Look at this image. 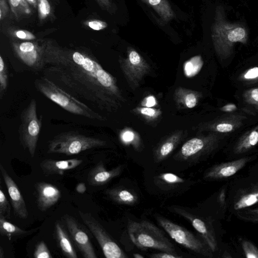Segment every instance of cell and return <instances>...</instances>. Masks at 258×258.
Segmentation results:
<instances>
[{"label": "cell", "instance_id": "ba28073f", "mask_svg": "<svg viewBox=\"0 0 258 258\" xmlns=\"http://www.w3.org/2000/svg\"><path fill=\"white\" fill-rule=\"evenodd\" d=\"M79 214L86 226L99 243L107 258H125V253L111 237L101 224L88 212L79 211Z\"/></svg>", "mask_w": 258, "mask_h": 258}, {"label": "cell", "instance_id": "8992f818", "mask_svg": "<svg viewBox=\"0 0 258 258\" xmlns=\"http://www.w3.org/2000/svg\"><path fill=\"white\" fill-rule=\"evenodd\" d=\"M21 123L18 133L20 144L31 157L35 155L42 126L41 118L37 113V103L32 99L20 115Z\"/></svg>", "mask_w": 258, "mask_h": 258}, {"label": "cell", "instance_id": "277c9868", "mask_svg": "<svg viewBox=\"0 0 258 258\" xmlns=\"http://www.w3.org/2000/svg\"><path fill=\"white\" fill-rule=\"evenodd\" d=\"M127 229L132 241L139 248H150L177 253L173 244L164 233L149 221H130Z\"/></svg>", "mask_w": 258, "mask_h": 258}, {"label": "cell", "instance_id": "1f68e13d", "mask_svg": "<svg viewBox=\"0 0 258 258\" xmlns=\"http://www.w3.org/2000/svg\"><path fill=\"white\" fill-rule=\"evenodd\" d=\"M244 98L247 103L258 106V88L247 90L244 94Z\"/></svg>", "mask_w": 258, "mask_h": 258}, {"label": "cell", "instance_id": "d590c367", "mask_svg": "<svg viewBox=\"0 0 258 258\" xmlns=\"http://www.w3.org/2000/svg\"><path fill=\"white\" fill-rule=\"evenodd\" d=\"M234 127L233 123L230 122H224L217 124L216 130L220 133H226L232 132Z\"/></svg>", "mask_w": 258, "mask_h": 258}, {"label": "cell", "instance_id": "ab89813d", "mask_svg": "<svg viewBox=\"0 0 258 258\" xmlns=\"http://www.w3.org/2000/svg\"><path fill=\"white\" fill-rule=\"evenodd\" d=\"M185 103L188 108H191L196 105V97L193 94H188L186 95L185 99Z\"/></svg>", "mask_w": 258, "mask_h": 258}, {"label": "cell", "instance_id": "8d00e7d4", "mask_svg": "<svg viewBox=\"0 0 258 258\" xmlns=\"http://www.w3.org/2000/svg\"><path fill=\"white\" fill-rule=\"evenodd\" d=\"M101 8L109 13L114 12V8L111 0H95Z\"/></svg>", "mask_w": 258, "mask_h": 258}, {"label": "cell", "instance_id": "836d02e7", "mask_svg": "<svg viewBox=\"0 0 258 258\" xmlns=\"http://www.w3.org/2000/svg\"><path fill=\"white\" fill-rule=\"evenodd\" d=\"M85 24L91 29L97 31L103 30L108 26L106 22L99 20L88 21L85 22Z\"/></svg>", "mask_w": 258, "mask_h": 258}, {"label": "cell", "instance_id": "60d3db41", "mask_svg": "<svg viewBox=\"0 0 258 258\" xmlns=\"http://www.w3.org/2000/svg\"><path fill=\"white\" fill-rule=\"evenodd\" d=\"M9 11L6 0H0V20H2L6 16Z\"/></svg>", "mask_w": 258, "mask_h": 258}, {"label": "cell", "instance_id": "f907efd6", "mask_svg": "<svg viewBox=\"0 0 258 258\" xmlns=\"http://www.w3.org/2000/svg\"><path fill=\"white\" fill-rule=\"evenodd\" d=\"M133 256L135 258H143V257H144V256L143 255H142V254H139V253H134L133 254Z\"/></svg>", "mask_w": 258, "mask_h": 258}, {"label": "cell", "instance_id": "3957f363", "mask_svg": "<svg viewBox=\"0 0 258 258\" xmlns=\"http://www.w3.org/2000/svg\"><path fill=\"white\" fill-rule=\"evenodd\" d=\"M34 86L43 96L72 114L94 120L104 119L87 105L45 77L36 79Z\"/></svg>", "mask_w": 258, "mask_h": 258}, {"label": "cell", "instance_id": "603a6c76", "mask_svg": "<svg viewBox=\"0 0 258 258\" xmlns=\"http://www.w3.org/2000/svg\"><path fill=\"white\" fill-rule=\"evenodd\" d=\"M258 203V191L250 193L242 196L234 205L235 210L243 209Z\"/></svg>", "mask_w": 258, "mask_h": 258}, {"label": "cell", "instance_id": "ffe728a7", "mask_svg": "<svg viewBox=\"0 0 258 258\" xmlns=\"http://www.w3.org/2000/svg\"><path fill=\"white\" fill-rule=\"evenodd\" d=\"M153 9L164 21H169L175 16L172 7L167 0H141Z\"/></svg>", "mask_w": 258, "mask_h": 258}, {"label": "cell", "instance_id": "44dd1931", "mask_svg": "<svg viewBox=\"0 0 258 258\" xmlns=\"http://www.w3.org/2000/svg\"><path fill=\"white\" fill-rule=\"evenodd\" d=\"M204 147L205 143L202 139H192L184 144L181 147V158L183 160L192 159L204 149Z\"/></svg>", "mask_w": 258, "mask_h": 258}, {"label": "cell", "instance_id": "7c38bea8", "mask_svg": "<svg viewBox=\"0 0 258 258\" xmlns=\"http://www.w3.org/2000/svg\"><path fill=\"white\" fill-rule=\"evenodd\" d=\"M0 171L8 189L15 214L21 219H26L28 216L26 205L17 184L1 164Z\"/></svg>", "mask_w": 258, "mask_h": 258}, {"label": "cell", "instance_id": "4fadbf2b", "mask_svg": "<svg viewBox=\"0 0 258 258\" xmlns=\"http://www.w3.org/2000/svg\"><path fill=\"white\" fill-rule=\"evenodd\" d=\"M37 192V205L38 209L44 212L55 205L61 197V191L54 185L45 182L35 184Z\"/></svg>", "mask_w": 258, "mask_h": 258}, {"label": "cell", "instance_id": "cb8c5ba5", "mask_svg": "<svg viewBox=\"0 0 258 258\" xmlns=\"http://www.w3.org/2000/svg\"><path fill=\"white\" fill-rule=\"evenodd\" d=\"M9 3L11 10L16 17L23 14H28L31 12L26 0H9Z\"/></svg>", "mask_w": 258, "mask_h": 258}, {"label": "cell", "instance_id": "f35d334b", "mask_svg": "<svg viewBox=\"0 0 258 258\" xmlns=\"http://www.w3.org/2000/svg\"><path fill=\"white\" fill-rule=\"evenodd\" d=\"M129 60L132 64L137 65L140 62L141 57L136 51L131 50L129 53Z\"/></svg>", "mask_w": 258, "mask_h": 258}, {"label": "cell", "instance_id": "30bf717a", "mask_svg": "<svg viewBox=\"0 0 258 258\" xmlns=\"http://www.w3.org/2000/svg\"><path fill=\"white\" fill-rule=\"evenodd\" d=\"M71 239L85 258H96L93 246L89 237L78 221L73 216L65 214L63 217Z\"/></svg>", "mask_w": 258, "mask_h": 258}, {"label": "cell", "instance_id": "7402d4cb", "mask_svg": "<svg viewBox=\"0 0 258 258\" xmlns=\"http://www.w3.org/2000/svg\"><path fill=\"white\" fill-rule=\"evenodd\" d=\"M258 143V126L248 132L238 142L235 152L241 153L247 151Z\"/></svg>", "mask_w": 258, "mask_h": 258}, {"label": "cell", "instance_id": "484cf974", "mask_svg": "<svg viewBox=\"0 0 258 258\" xmlns=\"http://www.w3.org/2000/svg\"><path fill=\"white\" fill-rule=\"evenodd\" d=\"M157 178L158 181H160L161 183L170 186L181 184L184 182V179L170 172L161 173L157 176Z\"/></svg>", "mask_w": 258, "mask_h": 258}, {"label": "cell", "instance_id": "9a60e30c", "mask_svg": "<svg viewBox=\"0 0 258 258\" xmlns=\"http://www.w3.org/2000/svg\"><path fill=\"white\" fill-rule=\"evenodd\" d=\"M82 159H70L62 160L45 159L40 164V168L46 175H62L67 170L73 169L83 163Z\"/></svg>", "mask_w": 258, "mask_h": 258}, {"label": "cell", "instance_id": "c3c4849f", "mask_svg": "<svg viewBox=\"0 0 258 258\" xmlns=\"http://www.w3.org/2000/svg\"><path fill=\"white\" fill-rule=\"evenodd\" d=\"M219 201L221 205H224L225 202V191L222 190L219 196Z\"/></svg>", "mask_w": 258, "mask_h": 258}, {"label": "cell", "instance_id": "4316f807", "mask_svg": "<svg viewBox=\"0 0 258 258\" xmlns=\"http://www.w3.org/2000/svg\"><path fill=\"white\" fill-rule=\"evenodd\" d=\"M33 256L35 258H52V256L44 241H40L35 246Z\"/></svg>", "mask_w": 258, "mask_h": 258}, {"label": "cell", "instance_id": "f1b7e54d", "mask_svg": "<svg viewBox=\"0 0 258 258\" xmlns=\"http://www.w3.org/2000/svg\"><path fill=\"white\" fill-rule=\"evenodd\" d=\"M38 15L40 20L47 18L50 13L51 7L47 0H37Z\"/></svg>", "mask_w": 258, "mask_h": 258}, {"label": "cell", "instance_id": "83f0119b", "mask_svg": "<svg viewBox=\"0 0 258 258\" xmlns=\"http://www.w3.org/2000/svg\"><path fill=\"white\" fill-rule=\"evenodd\" d=\"M11 206L5 193L2 189L0 190V216L6 219L10 218Z\"/></svg>", "mask_w": 258, "mask_h": 258}, {"label": "cell", "instance_id": "74e56055", "mask_svg": "<svg viewBox=\"0 0 258 258\" xmlns=\"http://www.w3.org/2000/svg\"><path fill=\"white\" fill-rule=\"evenodd\" d=\"M152 258H181L182 256L177 253H173L166 251L155 253L150 256Z\"/></svg>", "mask_w": 258, "mask_h": 258}, {"label": "cell", "instance_id": "8fae6325", "mask_svg": "<svg viewBox=\"0 0 258 258\" xmlns=\"http://www.w3.org/2000/svg\"><path fill=\"white\" fill-rule=\"evenodd\" d=\"M172 210L187 220L201 235L210 250L215 251L217 242L213 230L209 224L202 218L180 207H174Z\"/></svg>", "mask_w": 258, "mask_h": 258}, {"label": "cell", "instance_id": "7bdbcfd3", "mask_svg": "<svg viewBox=\"0 0 258 258\" xmlns=\"http://www.w3.org/2000/svg\"><path fill=\"white\" fill-rule=\"evenodd\" d=\"M134 138V135L131 131L124 132L122 136V139L125 142H130L132 141Z\"/></svg>", "mask_w": 258, "mask_h": 258}, {"label": "cell", "instance_id": "6da1fadb", "mask_svg": "<svg viewBox=\"0 0 258 258\" xmlns=\"http://www.w3.org/2000/svg\"><path fill=\"white\" fill-rule=\"evenodd\" d=\"M44 60L50 66L44 77L75 97L98 107L107 103L106 93L112 89L113 80L92 55L45 42Z\"/></svg>", "mask_w": 258, "mask_h": 258}, {"label": "cell", "instance_id": "7a4b0ae2", "mask_svg": "<svg viewBox=\"0 0 258 258\" xmlns=\"http://www.w3.org/2000/svg\"><path fill=\"white\" fill-rule=\"evenodd\" d=\"M211 35L216 52L224 59L232 55L236 44H245L248 40V32L245 27L241 23L228 21L221 6L216 9Z\"/></svg>", "mask_w": 258, "mask_h": 258}, {"label": "cell", "instance_id": "ee69618b", "mask_svg": "<svg viewBox=\"0 0 258 258\" xmlns=\"http://www.w3.org/2000/svg\"><path fill=\"white\" fill-rule=\"evenodd\" d=\"M237 107L233 103H229L222 107V110L225 112H231L236 110Z\"/></svg>", "mask_w": 258, "mask_h": 258}, {"label": "cell", "instance_id": "f6af8a7d", "mask_svg": "<svg viewBox=\"0 0 258 258\" xmlns=\"http://www.w3.org/2000/svg\"><path fill=\"white\" fill-rule=\"evenodd\" d=\"M249 214L250 215L249 219L252 221H258V209L250 210Z\"/></svg>", "mask_w": 258, "mask_h": 258}, {"label": "cell", "instance_id": "4dcf8cb0", "mask_svg": "<svg viewBox=\"0 0 258 258\" xmlns=\"http://www.w3.org/2000/svg\"><path fill=\"white\" fill-rule=\"evenodd\" d=\"M240 79L248 82L258 81V67L250 68L245 71L240 76Z\"/></svg>", "mask_w": 258, "mask_h": 258}, {"label": "cell", "instance_id": "7dc6e473", "mask_svg": "<svg viewBox=\"0 0 258 258\" xmlns=\"http://www.w3.org/2000/svg\"><path fill=\"white\" fill-rule=\"evenodd\" d=\"M156 104V100L154 97L150 96L147 99L146 105L148 107H152Z\"/></svg>", "mask_w": 258, "mask_h": 258}, {"label": "cell", "instance_id": "f546056e", "mask_svg": "<svg viewBox=\"0 0 258 258\" xmlns=\"http://www.w3.org/2000/svg\"><path fill=\"white\" fill-rule=\"evenodd\" d=\"M242 246L247 258H258V248L251 242L243 241Z\"/></svg>", "mask_w": 258, "mask_h": 258}, {"label": "cell", "instance_id": "e0dca14e", "mask_svg": "<svg viewBox=\"0 0 258 258\" xmlns=\"http://www.w3.org/2000/svg\"><path fill=\"white\" fill-rule=\"evenodd\" d=\"M54 229L56 240L63 254L69 258H77L71 239L61 223L56 221Z\"/></svg>", "mask_w": 258, "mask_h": 258}, {"label": "cell", "instance_id": "2e32d148", "mask_svg": "<svg viewBox=\"0 0 258 258\" xmlns=\"http://www.w3.org/2000/svg\"><path fill=\"white\" fill-rule=\"evenodd\" d=\"M248 158H241L227 163L216 165L205 174V178L220 179L234 175L246 163Z\"/></svg>", "mask_w": 258, "mask_h": 258}, {"label": "cell", "instance_id": "681fc988", "mask_svg": "<svg viewBox=\"0 0 258 258\" xmlns=\"http://www.w3.org/2000/svg\"><path fill=\"white\" fill-rule=\"evenodd\" d=\"M27 2L32 5L35 8L37 7V0H26Z\"/></svg>", "mask_w": 258, "mask_h": 258}, {"label": "cell", "instance_id": "e575fe53", "mask_svg": "<svg viewBox=\"0 0 258 258\" xmlns=\"http://www.w3.org/2000/svg\"><path fill=\"white\" fill-rule=\"evenodd\" d=\"M14 34L16 37L23 40H32L36 38L33 33L26 30H18L15 31Z\"/></svg>", "mask_w": 258, "mask_h": 258}, {"label": "cell", "instance_id": "bcb514c9", "mask_svg": "<svg viewBox=\"0 0 258 258\" xmlns=\"http://www.w3.org/2000/svg\"><path fill=\"white\" fill-rule=\"evenodd\" d=\"M76 191L80 194H83L86 190L85 184L83 182L79 183L76 187Z\"/></svg>", "mask_w": 258, "mask_h": 258}, {"label": "cell", "instance_id": "52a82bcc", "mask_svg": "<svg viewBox=\"0 0 258 258\" xmlns=\"http://www.w3.org/2000/svg\"><path fill=\"white\" fill-rule=\"evenodd\" d=\"M156 219L169 236L178 244L196 253L206 256H212L206 243L189 230L164 217L158 216Z\"/></svg>", "mask_w": 258, "mask_h": 258}, {"label": "cell", "instance_id": "d6986e66", "mask_svg": "<svg viewBox=\"0 0 258 258\" xmlns=\"http://www.w3.org/2000/svg\"><path fill=\"white\" fill-rule=\"evenodd\" d=\"M106 194L116 203L125 205H133L138 202V196L132 190L116 187L108 189Z\"/></svg>", "mask_w": 258, "mask_h": 258}, {"label": "cell", "instance_id": "9c48e42d", "mask_svg": "<svg viewBox=\"0 0 258 258\" xmlns=\"http://www.w3.org/2000/svg\"><path fill=\"white\" fill-rule=\"evenodd\" d=\"M12 47L17 56L32 70L39 71L46 65L44 60L45 42L41 45L31 41L13 42Z\"/></svg>", "mask_w": 258, "mask_h": 258}, {"label": "cell", "instance_id": "d6a6232c", "mask_svg": "<svg viewBox=\"0 0 258 258\" xmlns=\"http://www.w3.org/2000/svg\"><path fill=\"white\" fill-rule=\"evenodd\" d=\"M201 59V57L200 56H196L192 57L189 61L186 63L185 71L187 75L190 76V74H196L199 71L200 69L195 68V65Z\"/></svg>", "mask_w": 258, "mask_h": 258}, {"label": "cell", "instance_id": "b9f144b4", "mask_svg": "<svg viewBox=\"0 0 258 258\" xmlns=\"http://www.w3.org/2000/svg\"><path fill=\"white\" fill-rule=\"evenodd\" d=\"M141 112L142 114L149 116H153L156 113V110L155 109L149 107H145L142 108Z\"/></svg>", "mask_w": 258, "mask_h": 258}, {"label": "cell", "instance_id": "5b68a950", "mask_svg": "<svg viewBox=\"0 0 258 258\" xmlns=\"http://www.w3.org/2000/svg\"><path fill=\"white\" fill-rule=\"evenodd\" d=\"M105 142L98 138L73 132H63L48 142L47 152L67 156L104 146Z\"/></svg>", "mask_w": 258, "mask_h": 258}, {"label": "cell", "instance_id": "d4e9b609", "mask_svg": "<svg viewBox=\"0 0 258 258\" xmlns=\"http://www.w3.org/2000/svg\"><path fill=\"white\" fill-rule=\"evenodd\" d=\"M9 82V75L7 65L2 55L0 56V98L5 94Z\"/></svg>", "mask_w": 258, "mask_h": 258}, {"label": "cell", "instance_id": "816d5d0a", "mask_svg": "<svg viewBox=\"0 0 258 258\" xmlns=\"http://www.w3.org/2000/svg\"><path fill=\"white\" fill-rule=\"evenodd\" d=\"M4 257V251L2 247H0V258H3Z\"/></svg>", "mask_w": 258, "mask_h": 258}, {"label": "cell", "instance_id": "5bb4252c", "mask_svg": "<svg viewBox=\"0 0 258 258\" xmlns=\"http://www.w3.org/2000/svg\"><path fill=\"white\" fill-rule=\"evenodd\" d=\"M122 170V166L119 165L111 170H107L103 163L100 162L89 172L88 183L92 186L104 185L119 175Z\"/></svg>", "mask_w": 258, "mask_h": 258}, {"label": "cell", "instance_id": "ac0fdd59", "mask_svg": "<svg viewBox=\"0 0 258 258\" xmlns=\"http://www.w3.org/2000/svg\"><path fill=\"white\" fill-rule=\"evenodd\" d=\"M39 228L29 230L23 229L9 222L3 216H0V234L7 236L9 239L12 238H22L32 234L36 232Z\"/></svg>", "mask_w": 258, "mask_h": 258}]
</instances>
